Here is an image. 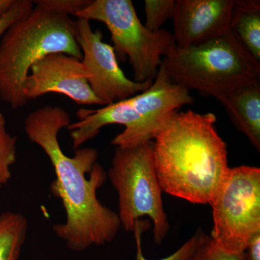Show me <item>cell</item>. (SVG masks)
Listing matches in <instances>:
<instances>
[{
  "label": "cell",
  "mask_w": 260,
  "mask_h": 260,
  "mask_svg": "<svg viewBox=\"0 0 260 260\" xmlns=\"http://www.w3.org/2000/svg\"><path fill=\"white\" fill-rule=\"evenodd\" d=\"M70 124V114L64 109L47 105L29 113L24 120V131L30 142L44 150L55 173L51 191L61 200L66 220L54 224L53 231L71 250L83 251L112 242L121 226L117 213L97 198V190L107 180V173L97 162L96 149H77L73 157L63 152L58 134Z\"/></svg>",
  "instance_id": "cell-1"
},
{
  "label": "cell",
  "mask_w": 260,
  "mask_h": 260,
  "mask_svg": "<svg viewBox=\"0 0 260 260\" xmlns=\"http://www.w3.org/2000/svg\"><path fill=\"white\" fill-rule=\"evenodd\" d=\"M213 113L176 112L153 142L154 167L162 191L210 205L229 172L227 146Z\"/></svg>",
  "instance_id": "cell-2"
},
{
  "label": "cell",
  "mask_w": 260,
  "mask_h": 260,
  "mask_svg": "<svg viewBox=\"0 0 260 260\" xmlns=\"http://www.w3.org/2000/svg\"><path fill=\"white\" fill-rule=\"evenodd\" d=\"M194 102L189 90L173 83L161 66L150 88L139 94L99 109H80L78 121L68 126L73 149L95 138L104 126H124L111 142L119 148L153 141L171 117L183 106Z\"/></svg>",
  "instance_id": "cell-3"
},
{
  "label": "cell",
  "mask_w": 260,
  "mask_h": 260,
  "mask_svg": "<svg viewBox=\"0 0 260 260\" xmlns=\"http://www.w3.org/2000/svg\"><path fill=\"white\" fill-rule=\"evenodd\" d=\"M52 53L82 59L76 21L37 6L12 24L0 39V99L13 109L25 107L28 100L23 84L30 68Z\"/></svg>",
  "instance_id": "cell-4"
},
{
  "label": "cell",
  "mask_w": 260,
  "mask_h": 260,
  "mask_svg": "<svg viewBox=\"0 0 260 260\" xmlns=\"http://www.w3.org/2000/svg\"><path fill=\"white\" fill-rule=\"evenodd\" d=\"M161 65L173 83L222 104L239 88L260 80V62L230 30L198 45L176 47Z\"/></svg>",
  "instance_id": "cell-5"
},
{
  "label": "cell",
  "mask_w": 260,
  "mask_h": 260,
  "mask_svg": "<svg viewBox=\"0 0 260 260\" xmlns=\"http://www.w3.org/2000/svg\"><path fill=\"white\" fill-rule=\"evenodd\" d=\"M107 177L117 192L121 226L133 232L135 223L148 216L153 222L154 241L161 244L170 225L154 167L153 141L116 147Z\"/></svg>",
  "instance_id": "cell-6"
},
{
  "label": "cell",
  "mask_w": 260,
  "mask_h": 260,
  "mask_svg": "<svg viewBox=\"0 0 260 260\" xmlns=\"http://www.w3.org/2000/svg\"><path fill=\"white\" fill-rule=\"evenodd\" d=\"M75 16L105 24L116 55L129 58L134 81L138 83L153 81L164 57L172 54L177 47L169 30L152 32L145 28L131 0H91Z\"/></svg>",
  "instance_id": "cell-7"
},
{
  "label": "cell",
  "mask_w": 260,
  "mask_h": 260,
  "mask_svg": "<svg viewBox=\"0 0 260 260\" xmlns=\"http://www.w3.org/2000/svg\"><path fill=\"white\" fill-rule=\"evenodd\" d=\"M213 228L209 237L233 253H244L260 232V169L250 166L229 168L212 203Z\"/></svg>",
  "instance_id": "cell-8"
},
{
  "label": "cell",
  "mask_w": 260,
  "mask_h": 260,
  "mask_svg": "<svg viewBox=\"0 0 260 260\" xmlns=\"http://www.w3.org/2000/svg\"><path fill=\"white\" fill-rule=\"evenodd\" d=\"M76 41L81 49L82 62L90 75L89 85L103 106L142 93L153 83L129 79L119 67L114 47L103 42L102 32L93 30L88 20H76Z\"/></svg>",
  "instance_id": "cell-9"
},
{
  "label": "cell",
  "mask_w": 260,
  "mask_h": 260,
  "mask_svg": "<svg viewBox=\"0 0 260 260\" xmlns=\"http://www.w3.org/2000/svg\"><path fill=\"white\" fill-rule=\"evenodd\" d=\"M89 78L81 59L64 53H52L32 65L24 82L23 93L28 101L56 93L80 105L103 106L89 85Z\"/></svg>",
  "instance_id": "cell-10"
},
{
  "label": "cell",
  "mask_w": 260,
  "mask_h": 260,
  "mask_svg": "<svg viewBox=\"0 0 260 260\" xmlns=\"http://www.w3.org/2000/svg\"><path fill=\"white\" fill-rule=\"evenodd\" d=\"M235 0H175L172 20L178 48L198 45L229 31Z\"/></svg>",
  "instance_id": "cell-11"
},
{
  "label": "cell",
  "mask_w": 260,
  "mask_h": 260,
  "mask_svg": "<svg viewBox=\"0 0 260 260\" xmlns=\"http://www.w3.org/2000/svg\"><path fill=\"white\" fill-rule=\"evenodd\" d=\"M234 125L260 150V80L239 88L223 104Z\"/></svg>",
  "instance_id": "cell-12"
},
{
  "label": "cell",
  "mask_w": 260,
  "mask_h": 260,
  "mask_svg": "<svg viewBox=\"0 0 260 260\" xmlns=\"http://www.w3.org/2000/svg\"><path fill=\"white\" fill-rule=\"evenodd\" d=\"M229 30L246 51L260 62L259 0H235Z\"/></svg>",
  "instance_id": "cell-13"
},
{
  "label": "cell",
  "mask_w": 260,
  "mask_h": 260,
  "mask_svg": "<svg viewBox=\"0 0 260 260\" xmlns=\"http://www.w3.org/2000/svg\"><path fill=\"white\" fill-rule=\"evenodd\" d=\"M27 232L28 221L23 214H0V260H19Z\"/></svg>",
  "instance_id": "cell-14"
},
{
  "label": "cell",
  "mask_w": 260,
  "mask_h": 260,
  "mask_svg": "<svg viewBox=\"0 0 260 260\" xmlns=\"http://www.w3.org/2000/svg\"><path fill=\"white\" fill-rule=\"evenodd\" d=\"M150 226V224L147 220H139L135 223L133 232L135 234L136 242V260H150L145 257L142 249V235ZM207 237L208 235H206L204 231L200 228L191 236L190 239H188L173 254L162 259L155 260H191L198 249L204 244Z\"/></svg>",
  "instance_id": "cell-15"
},
{
  "label": "cell",
  "mask_w": 260,
  "mask_h": 260,
  "mask_svg": "<svg viewBox=\"0 0 260 260\" xmlns=\"http://www.w3.org/2000/svg\"><path fill=\"white\" fill-rule=\"evenodd\" d=\"M16 135L10 134L6 127V120L0 112V189L12 179L11 167L17 160Z\"/></svg>",
  "instance_id": "cell-16"
},
{
  "label": "cell",
  "mask_w": 260,
  "mask_h": 260,
  "mask_svg": "<svg viewBox=\"0 0 260 260\" xmlns=\"http://www.w3.org/2000/svg\"><path fill=\"white\" fill-rule=\"evenodd\" d=\"M175 0H145V26L152 32L161 30L169 19H172Z\"/></svg>",
  "instance_id": "cell-17"
},
{
  "label": "cell",
  "mask_w": 260,
  "mask_h": 260,
  "mask_svg": "<svg viewBox=\"0 0 260 260\" xmlns=\"http://www.w3.org/2000/svg\"><path fill=\"white\" fill-rule=\"evenodd\" d=\"M32 3L52 13L75 16L77 13L86 8L91 0H37Z\"/></svg>",
  "instance_id": "cell-18"
},
{
  "label": "cell",
  "mask_w": 260,
  "mask_h": 260,
  "mask_svg": "<svg viewBox=\"0 0 260 260\" xmlns=\"http://www.w3.org/2000/svg\"><path fill=\"white\" fill-rule=\"evenodd\" d=\"M193 260H245L244 253H233L219 247L209 236L194 254Z\"/></svg>",
  "instance_id": "cell-19"
},
{
  "label": "cell",
  "mask_w": 260,
  "mask_h": 260,
  "mask_svg": "<svg viewBox=\"0 0 260 260\" xmlns=\"http://www.w3.org/2000/svg\"><path fill=\"white\" fill-rule=\"evenodd\" d=\"M34 9L30 0H15L14 5L4 15L0 17V39L12 24L28 15Z\"/></svg>",
  "instance_id": "cell-20"
},
{
  "label": "cell",
  "mask_w": 260,
  "mask_h": 260,
  "mask_svg": "<svg viewBox=\"0 0 260 260\" xmlns=\"http://www.w3.org/2000/svg\"><path fill=\"white\" fill-rule=\"evenodd\" d=\"M244 255L245 260H260V232L251 238Z\"/></svg>",
  "instance_id": "cell-21"
},
{
  "label": "cell",
  "mask_w": 260,
  "mask_h": 260,
  "mask_svg": "<svg viewBox=\"0 0 260 260\" xmlns=\"http://www.w3.org/2000/svg\"><path fill=\"white\" fill-rule=\"evenodd\" d=\"M15 0H0V17L6 13L14 5Z\"/></svg>",
  "instance_id": "cell-22"
},
{
  "label": "cell",
  "mask_w": 260,
  "mask_h": 260,
  "mask_svg": "<svg viewBox=\"0 0 260 260\" xmlns=\"http://www.w3.org/2000/svg\"><path fill=\"white\" fill-rule=\"evenodd\" d=\"M193 257H194V256H193ZM191 260H193V258H192V259H191Z\"/></svg>",
  "instance_id": "cell-23"
}]
</instances>
